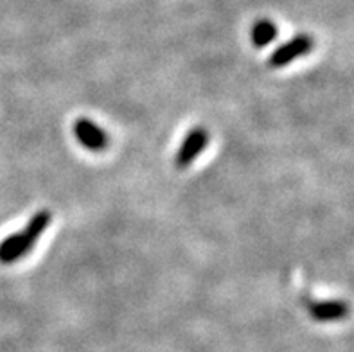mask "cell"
<instances>
[{
  "instance_id": "obj_1",
  "label": "cell",
  "mask_w": 354,
  "mask_h": 352,
  "mask_svg": "<svg viewBox=\"0 0 354 352\" xmlns=\"http://www.w3.org/2000/svg\"><path fill=\"white\" fill-rule=\"evenodd\" d=\"M50 219L53 214L49 210H38L20 232L11 234L4 241H0V264H13L26 257L35 248L36 241L47 230Z\"/></svg>"
},
{
  "instance_id": "obj_2",
  "label": "cell",
  "mask_w": 354,
  "mask_h": 352,
  "mask_svg": "<svg viewBox=\"0 0 354 352\" xmlns=\"http://www.w3.org/2000/svg\"><path fill=\"white\" fill-rule=\"evenodd\" d=\"M72 131H74L77 142L92 153L104 151L110 142L106 131L86 117H80L72 126Z\"/></svg>"
},
{
  "instance_id": "obj_3",
  "label": "cell",
  "mask_w": 354,
  "mask_h": 352,
  "mask_svg": "<svg viewBox=\"0 0 354 352\" xmlns=\"http://www.w3.org/2000/svg\"><path fill=\"white\" fill-rule=\"evenodd\" d=\"M207 144H209V131L205 128L189 129L175 155L176 169H187L196 160V156L205 149Z\"/></svg>"
},
{
  "instance_id": "obj_4",
  "label": "cell",
  "mask_w": 354,
  "mask_h": 352,
  "mask_svg": "<svg viewBox=\"0 0 354 352\" xmlns=\"http://www.w3.org/2000/svg\"><path fill=\"white\" fill-rule=\"evenodd\" d=\"M311 47H313V41H311L310 36H295V38H292L290 41L283 44L272 53V56H270L268 59L270 67H284V65H288V63H292L293 59L299 58V56H304V54L310 53Z\"/></svg>"
},
{
  "instance_id": "obj_5",
  "label": "cell",
  "mask_w": 354,
  "mask_h": 352,
  "mask_svg": "<svg viewBox=\"0 0 354 352\" xmlns=\"http://www.w3.org/2000/svg\"><path fill=\"white\" fill-rule=\"evenodd\" d=\"M349 309L342 302H317L310 306L311 317L317 322H335L347 315Z\"/></svg>"
},
{
  "instance_id": "obj_6",
  "label": "cell",
  "mask_w": 354,
  "mask_h": 352,
  "mask_svg": "<svg viewBox=\"0 0 354 352\" xmlns=\"http://www.w3.org/2000/svg\"><path fill=\"white\" fill-rule=\"evenodd\" d=\"M275 36H277V26L270 20H261L252 29V44L256 45L257 49H263L275 40Z\"/></svg>"
}]
</instances>
